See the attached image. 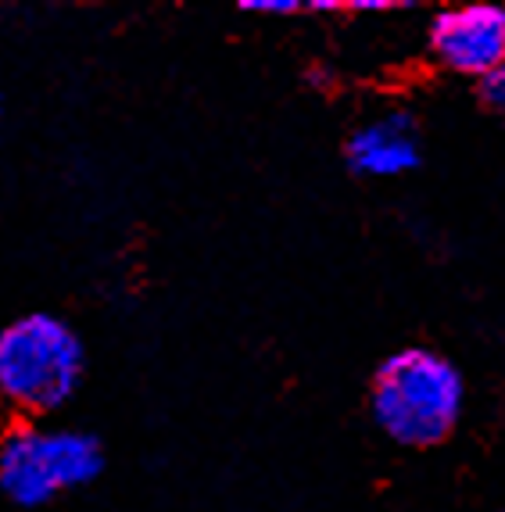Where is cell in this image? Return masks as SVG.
I'll use <instances>...</instances> for the list:
<instances>
[{"label":"cell","mask_w":505,"mask_h":512,"mask_svg":"<svg viewBox=\"0 0 505 512\" xmlns=\"http://www.w3.org/2000/svg\"><path fill=\"white\" fill-rule=\"evenodd\" d=\"M430 51L459 76L488 79L505 65L502 4H455L430 22Z\"/></svg>","instance_id":"obj_4"},{"label":"cell","mask_w":505,"mask_h":512,"mask_svg":"<svg viewBox=\"0 0 505 512\" xmlns=\"http://www.w3.org/2000/svg\"><path fill=\"white\" fill-rule=\"evenodd\" d=\"M101 466V444L83 430H43L18 423L0 441V491L26 509L90 484Z\"/></svg>","instance_id":"obj_3"},{"label":"cell","mask_w":505,"mask_h":512,"mask_svg":"<svg viewBox=\"0 0 505 512\" xmlns=\"http://www.w3.org/2000/svg\"><path fill=\"white\" fill-rule=\"evenodd\" d=\"M0 111H4V101H0Z\"/></svg>","instance_id":"obj_9"},{"label":"cell","mask_w":505,"mask_h":512,"mask_svg":"<svg viewBox=\"0 0 505 512\" xmlns=\"http://www.w3.org/2000/svg\"><path fill=\"white\" fill-rule=\"evenodd\" d=\"M463 376L445 355L405 348L377 369L373 416L387 437L409 448L445 441L463 416Z\"/></svg>","instance_id":"obj_1"},{"label":"cell","mask_w":505,"mask_h":512,"mask_svg":"<svg viewBox=\"0 0 505 512\" xmlns=\"http://www.w3.org/2000/svg\"><path fill=\"white\" fill-rule=\"evenodd\" d=\"M495 512H505V509H495Z\"/></svg>","instance_id":"obj_10"},{"label":"cell","mask_w":505,"mask_h":512,"mask_svg":"<svg viewBox=\"0 0 505 512\" xmlns=\"http://www.w3.org/2000/svg\"><path fill=\"white\" fill-rule=\"evenodd\" d=\"M83 380V344L65 319L29 312L0 330V394L15 409L54 412Z\"/></svg>","instance_id":"obj_2"},{"label":"cell","mask_w":505,"mask_h":512,"mask_svg":"<svg viewBox=\"0 0 505 512\" xmlns=\"http://www.w3.org/2000/svg\"><path fill=\"white\" fill-rule=\"evenodd\" d=\"M348 162L362 176H402L420 162V133L409 111H384L348 137Z\"/></svg>","instance_id":"obj_5"},{"label":"cell","mask_w":505,"mask_h":512,"mask_svg":"<svg viewBox=\"0 0 505 512\" xmlns=\"http://www.w3.org/2000/svg\"><path fill=\"white\" fill-rule=\"evenodd\" d=\"M348 11H391V4L387 0H351V4H344Z\"/></svg>","instance_id":"obj_8"},{"label":"cell","mask_w":505,"mask_h":512,"mask_svg":"<svg viewBox=\"0 0 505 512\" xmlns=\"http://www.w3.org/2000/svg\"><path fill=\"white\" fill-rule=\"evenodd\" d=\"M240 8L262 11V15H294V11H301V4L298 0H244Z\"/></svg>","instance_id":"obj_7"},{"label":"cell","mask_w":505,"mask_h":512,"mask_svg":"<svg viewBox=\"0 0 505 512\" xmlns=\"http://www.w3.org/2000/svg\"><path fill=\"white\" fill-rule=\"evenodd\" d=\"M480 90H484V101L505 115V65L498 72H491L488 79H480Z\"/></svg>","instance_id":"obj_6"}]
</instances>
